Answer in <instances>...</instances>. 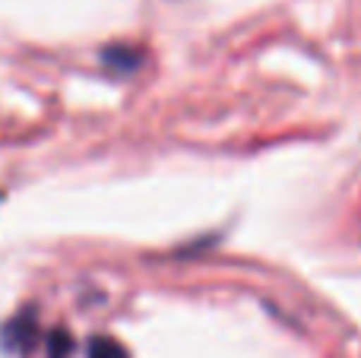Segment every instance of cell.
<instances>
[{"label":"cell","instance_id":"obj_1","mask_svg":"<svg viewBox=\"0 0 361 358\" xmlns=\"http://www.w3.org/2000/svg\"><path fill=\"white\" fill-rule=\"evenodd\" d=\"M32 336H35V323H32L29 314H23V317H16L13 323H6L4 333H0V340H4V349L23 352V349H29Z\"/></svg>","mask_w":361,"mask_h":358},{"label":"cell","instance_id":"obj_2","mask_svg":"<svg viewBox=\"0 0 361 358\" xmlns=\"http://www.w3.org/2000/svg\"><path fill=\"white\" fill-rule=\"evenodd\" d=\"M89 358H130V352H127L118 340L92 336V340H89Z\"/></svg>","mask_w":361,"mask_h":358},{"label":"cell","instance_id":"obj_3","mask_svg":"<svg viewBox=\"0 0 361 358\" xmlns=\"http://www.w3.org/2000/svg\"><path fill=\"white\" fill-rule=\"evenodd\" d=\"M102 61L111 63L114 70H124V73H127V70H137L140 67V54H137V51H133V48H121V44H118V48H108L105 54H102Z\"/></svg>","mask_w":361,"mask_h":358},{"label":"cell","instance_id":"obj_4","mask_svg":"<svg viewBox=\"0 0 361 358\" xmlns=\"http://www.w3.org/2000/svg\"><path fill=\"white\" fill-rule=\"evenodd\" d=\"M48 352L51 358H70V352H73V342H70L67 333H54L48 342Z\"/></svg>","mask_w":361,"mask_h":358}]
</instances>
